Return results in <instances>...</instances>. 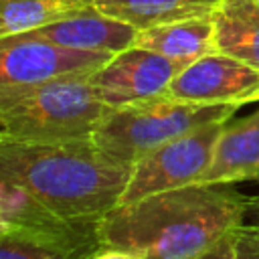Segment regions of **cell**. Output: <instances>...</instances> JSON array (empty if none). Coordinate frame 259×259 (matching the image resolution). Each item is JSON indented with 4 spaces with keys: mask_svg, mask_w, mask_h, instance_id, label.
<instances>
[{
    "mask_svg": "<svg viewBox=\"0 0 259 259\" xmlns=\"http://www.w3.org/2000/svg\"><path fill=\"white\" fill-rule=\"evenodd\" d=\"M247 214L249 198L235 184H188L115 204L95 235L140 259H194L237 235Z\"/></svg>",
    "mask_w": 259,
    "mask_h": 259,
    "instance_id": "obj_1",
    "label": "cell"
},
{
    "mask_svg": "<svg viewBox=\"0 0 259 259\" xmlns=\"http://www.w3.org/2000/svg\"><path fill=\"white\" fill-rule=\"evenodd\" d=\"M130 174L132 166L105 156L91 138L22 140L0 132V180L81 225L97 227L119 202Z\"/></svg>",
    "mask_w": 259,
    "mask_h": 259,
    "instance_id": "obj_2",
    "label": "cell"
},
{
    "mask_svg": "<svg viewBox=\"0 0 259 259\" xmlns=\"http://www.w3.org/2000/svg\"><path fill=\"white\" fill-rule=\"evenodd\" d=\"M89 75L0 89V132L22 140L91 138L111 105L97 95Z\"/></svg>",
    "mask_w": 259,
    "mask_h": 259,
    "instance_id": "obj_3",
    "label": "cell"
},
{
    "mask_svg": "<svg viewBox=\"0 0 259 259\" xmlns=\"http://www.w3.org/2000/svg\"><path fill=\"white\" fill-rule=\"evenodd\" d=\"M239 105H204L158 95L146 101L111 107L93 130V144L119 164H136L154 148L196 127L227 121Z\"/></svg>",
    "mask_w": 259,
    "mask_h": 259,
    "instance_id": "obj_4",
    "label": "cell"
},
{
    "mask_svg": "<svg viewBox=\"0 0 259 259\" xmlns=\"http://www.w3.org/2000/svg\"><path fill=\"white\" fill-rule=\"evenodd\" d=\"M225 121L196 127L174 138L132 164L130 180L117 204H127L144 196L196 184L206 172Z\"/></svg>",
    "mask_w": 259,
    "mask_h": 259,
    "instance_id": "obj_5",
    "label": "cell"
},
{
    "mask_svg": "<svg viewBox=\"0 0 259 259\" xmlns=\"http://www.w3.org/2000/svg\"><path fill=\"white\" fill-rule=\"evenodd\" d=\"M0 231L24 235L81 259L101 249L95 227L65 219L18 184L0 180Z\"/></svg>",
    "mask_w": 259,
    "mask_h": 259,
    "instance_id": "obj_6",
    "label": "cell"
},
{
    "mask_svg": "<svg viewBox=\"0 0 259 259\" xmlns=\"http://www.w3.org/2000/svg\"><path fill=\"white\" fill-rule=\"evenodd\" d=\"M182 67L186 65L132 45L111 55L89 75V81L107 105L121 107L166 95L168 85Z\"/></svg>",
    "mask_w": 259,
    "mask_h": 259,
    "instance_id": "obj_7",
    "label": "cell"
},
{
    "mask_svg": "<svg viewBox=\"0 0 259 259\" xmlns=\"http://www.w3.org/2000/svg\"><path fill=\"white\" fill-rule=\"evenodd\" d=\"M111 55L75 51L26 32L0 38V89L32 85L63 75L93 73Z\"/></svg>",
    "mask_w": 259,
    "mask_h": 259,
    "instance_id": "obj_8",
    "label": "cell"
},
{
    "mask_svg": "<svg viewBox=\"0 0 259 259\" xmlns=\"http://www.w3.org/2000/svg\"><path fill=\"white\" fill-rule=\"evenodd\" d=\"M166 95L204 105H245L259 101V69L223 55H204L172 79Z\"/></svg>",
    "mask_w": 259,
    "mask_h": 259,
    "instance_id": "obj_9",
    "label": "cell"
},
{
    "mask_svg": "<svg viewBox=\"0 0 259 259\" xmlns=\"http://www.w3.org/2000/svg\"><path fill=\"white\" fill-rule=\"evenodd\" d=\"M26 34L65 49L115 55L136 42L138 28L99 12L89 2L85 8L32 28Z\"/></svg>",
    "mask_w": 259,
    "mask_h": 259,
    "instance_id": "obj_10",
    "label": "cell"
},
{
    "mask_svg": "<svg viewBox=\"0 0 259 259\" xmlns=\"http://www.w3.org/2000/svg\"><path fill=\"white\" fill-rule=\"evenodd\" d=\"M259 182V109L223 123L212 160L196 184Z\"/></svg>",
    "mask_w": 259,
    "mask_h": 259,
    "instance_id": "obj_11",
    "label": "cell"
},
{
    "mask_svg": "<svg viewBox=\"0 0 259 259\" xmlns=\"http://www.w3.org/2000/svg\"><path fill=\"white\" fill-rule=\"evenodd\" d=\"M136 47L160 53L172 61L188 65L204 55L217 53L214 24L210 16L186 18L168 24H156L138 30Z\"/></svg>",
    "mask_w": 259,
    "mask_h": 259,
    "instance_id": "obj_12",
    "label": "cell"
},
{
    "mask_svg": "<svg viewBox=\"0 0 259 259\" xmlns=\"http://www.w3.org/2000/svg\"><path fill=\"white\" fill-rule=\"evenodd\" d=\"M217 53L259 69V2L221 0L210 14Z\"/></svg>",
    "mask_w": 259,
    "mask_h": 259,
    "instance_id": "obj_13",
    "label": "cell"
},
{
    "mask_svg": "<svg viewBox=\"0 0 259 259\" xmlns=\"http://www.w3.org/2000/svg\"><path fill=\"white\" fill-rule=\"evenodd\" d=\"M99 12L142 30L156 24L210 16L221 0H89Z\"/></svg>",
    "mask_w": 259,
    "mask_h": 259,
    "instance_id": "obj_14",
    "label": "cell"
},
{
    "mask_svg": "<svg viewBox=\"0 0 259 259\" xmlns=\"http://www.w3.org/2000/svg\"><path fill=\"white\" fill-rule=\"evenodd\" d=\"M87 4L89 0H0V38L28 32Z\"/></svg>",
    "mask_w": 259,
    "mask_h": 259,
    "instance_id": "obj_15",
    "label": "cell"
},
{
    "mask_svg": "<svg viewBox=\"0 0 259 259\" xmlns=\"http://www.w3.org/2000/svg\"><path fill=\"white\" fill-rule=\"evenodd\" d=\"M0 259H81V257L24 235L0 233Z\"/></svg>",
    "mask_w": 259,
    "mask_h": 259,
    "instance_id": "obj_16",
    "label": "cell"
},
{
    "mask_svg": "<svg viewBox=\"0 0 259 259\" xmlns=\"http://www.w3.org/2000/svg\"><path fill=\"white\" fill-rule=\"evenodd\" d=\"M239 235V233H237ZM237 235L225 239L223 243L214 245L212 249H208L206 253L194 257V259H235V247H237Z\"/></svg>",
    "mask_w": 259,
    "mask_h": 259,
    "instance_id": "obj_17",
    "label": "cell"
},
{
    "mask_svg": "<svg viewBox=\"0 0 259 259\" xmlns=\"http://www.w3.org/2000/svg\"><path fill=\"white\" fill-rule=\"evenodd\" d=\"M235 259H259V245L255 241H251L243 231H239V235H237Z\"/></svg>",
    "mask_w": 259,
    "mask_h": 259,
    "instance_id": "obj_18",
    "label": "cell"
},
{
    "mask_svg": "<svg viewBox=\"0 0 259 259\" xmlns=\"http://www.w3.org/2000/svg\"><path fill=\"white\" fill-rule=\"evenodd\" d=\"M87 259H140L127 251H121V249H111V247H101L97 249L93 255H89Z\"/></svg>",
    "mask_w": 259,
    "mask_h": 259,
    "instance_id": "obj_19",
    "label": "cell"
},
{
    "mask_svg": "<svg viewBox=\"0 0 259 259\" xmlns=\"http://www.w3.org/2000/svg\"><path fill=\"white\" fill-rule=\"evenodd\" d=\"M251 241H255L257 245H259V223H251V225H243V229H241Z\"/></svg>",
    "mask_w": 259,
    "mask_h": 259,
    "instance_id": "obj_20",
    "label": "cell"
},
{
    "mask_svg": "<svg viewBox=\"0 0 259 259\" xmlns=\"http://www.w3.org/2000/svg\"><path fill=\"white\" fill-rule=\"evenodd\" d=\"M249 214L253 217V223H259V192L249 198Z\"/></svg>",
    "mask_w": 259,
    "mask_h": 259,
    "instance_id": "obj_21",
    "label": "cell"
},
{
    "mask_svg": "<svg viewBox=\"0 0 259 259\" xmlns=\"http://www.w3.org/2000/svg\"><path fill=\"white\" fill-rule=\"evenodd\" d=\"M257 2H259V0H257Z\"/></svg>",
    "mask_w": 259,
    "mask_h": 259,
    "instance_id": "obj_22",
    "label": "cell"
},
{
    "mask_svg": "<svg viewBox=\"0 0 259 259\" xmlns=\"http://www.w3.org/2000/svg\"><path fill=\"white\" fill-rule=\"evenodd\" d=\"M0 233H2V231H0Z\"/></svg>",
    "mask_w": 259,
    "mask_h": 259,
    "instance_id": "obj_23",
    "label": "cell"
}]
</instances>
